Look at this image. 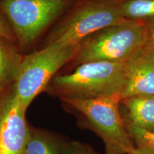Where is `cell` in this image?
<instances>
[{
    "mask_svg": "<svg viewBox=\"0 0 154 154\" xmlns=\"http://www.w3.org/2000/svg\"><path fill=\"white\" fill-rule=\"evenodd\" d=\"M124 84L121 100L134 96L154 95V47L145 45L124 61Z\"/></svg>",
    "mask_w": 154,
    "mask_h": 154,
    "instance_id": "cell-8",
    "label": "cell"
},
{
    "mask_svg": "<svg viewBox=\"0 0 154 154\" xmlns=\"http://www.w3.org/2000/svg\"><path fill=\"white\" fill-rule=\"evenodd\" d=\"M62 154H100L91 146L77 141L66 140L63 146Z\"/></svg>",
    "mask_w": 154,
    "mask_h": 154,
    "instance_id": "cell-14",
    "label": "cell"
},
{
    "mask_svg": "<svg viewBox=\"0 0 154 154\" xmlns=\"http://www.w3.org/2000/svg\"><path fill=\"white\" fill-rule=\"evenodd\" d=\"M123 17L141 24L154 25V0H119Z\"/></svg>",
    "mask_w": 154,
    "mask_h": 154,
    "instance_id": "cell-12",
    "label": "cell"
},
{
    "mask_svg": "<svg viewBox=\"0 0 154 154\" xmlns=\"http://www.w3.org/2000/svg\"><path fill=\"white\" fill-rule=\"evenodd\" d=\"M128 154H154V151L143 146H135Z\"/></svg>",
    "mask_w": 154,
    "mask_h": 154,
    "instance_id": "cell-17",
    "label": "cell"
},
{
    "mask_svg": "<svg viewBox=\"0 0 154 154\" xmlns=\"http://www.w3.org/2000/svg\"><path fill=\"white\" fill-rule=\"evenodd\" d=\"M81 128L89 129L103 140L105 154H128L135 143L126 129L119 94L91 99H60Z\"/></svg>",
    "mask_w": 154,
    "mask_h": 154,
    "instance_id": "cell-1",
    "label": "cell"
},
{
    "mask_svg": "<svg viewBox=\"0 0 154 154\" xmlns=\"http://www.w3.org/2000/svg\"><path fill=\"white\" fill-rule=\"evenodd\" d=\"M12 85L0 91V154H24L30 125Z\"/></svg>",
    "mask_w": 154,
    "mask_h": 154,
    "instance_id": "cell-7",
    "label": "cell"
},
{
    "mask_svg": "<svg viewBox=\"0 0 154 154\" xmlns=\"http://www.w3.org/2000/svg\"><path fill=\"white\" fill-rule=\"evenodd\" d=\"M78 0H0L20 52L29 51Z\"/></svg>",
    "mask_w": 154,
    "mask_h": 154,
    "instance_id": "cell-3",
    "label": "cell"
},
{
    "mask_svg": "<svg viewBox=\"0 0 154 154\" xmlns=\"http://www.w3.org/2000/svg\"><path fill=\"white\" fill-rule=\"evenodd\" d=\"M76 52V45H55L40 48L24 56L13 87L26 109L38 94L45 91L57 73L72 61Z\"/></svg>",
    "mask_w": 154,
    "mask_h": 154,
    "instance_id": "cell-6",
    "label": "cell"
},
{
    "mask_svg": "<svg viewBox=\"0 0 154 154\" xmlns=\"http://www.w3.org/2000/svg\"><path fill=\"white\" fill-rule=\"evenodd\" d=\"M124 80V61H91L57 74L44 92L59 99H96L120 95Z\"/></svg>",
    "mask_w": 154,
    "mask_h": 154,
    "instance_id": "cell-2",
    "label": "cell"
},
{
    "mask_svg": "<svg viewBox=\"0 0 154 154\" xmlns=\"http://www.w3.org/2000/svg\"><path fill=\"white\" fill-rule=\"evenodd\" d=\"M125 20L119 0H78L44 36L40 48L77 45L90 34Z\"/></svg>",
    "mask_w": 154,
    "mask_h": 154,
    "instance_id": "cell-4",
    "label": "cell"
},
{
    "mask_svg": "<svg viewBox=\"0 0 154 154\" xmlns=\"http://www.w3.org/2000/svg\"><path fill=\"white\" fill-rule=\"evenodd\" d=\"M65 141L52 132L30 126L29 137L24 154H62Z\"/></svg>",
    "mask_w": 154,
    "mask_h": 154,
    "instance_id": "cell-11",
    "label": "cell"
},
{
    "mask_svg": "<svg viewBox=\"0 0 154 154\" xmlns=\"http://www.w3.org/2000/svg\"><path fill=\"white\" fill-rule=\"evenodd\" d=\"M24 56L16 43L0 36V91L14 83Z\"/></svg>",
    "mask_w": 154,
    "mask_h": 154,
    "instance_id": "cell-10",
    "label": "cell"
},
{
    "mask_svg": "<svg viewBox=\"0 0 154 154\" xmlns=\"http://www.w3.org/2000/svg\"><path fill=\"white\" fill-rule=\"evenodd\" d=\"M0 36L7 38L9 41L16 43V40L13 33V31L7 22V19L0 12Z\"/></svg>",
    "mask_w": 154,
    "mask_h": 154,
    "instance_id": "cell-15",
    "label": "cell"
},
{
    "mask_svg": "<svg viewBox=\"0 0 154 154\" xmlns=\"http://www.w3.org/2000/svg\"><path fill=\"white\" fill-rule=\"evenodd\" d=\"M147 34V43L154 47V25L146 26Z\"/></svg>",
    "mask_w": 154,
    "mask_h": 154,
    "instance_id": "cell-16",
    "label": "cell"
},
{
    "mask_svg": "<svg viewBox=\"0 0 154 154\" xmlns=\"http://www.w3.org/2000/svg\"><path fill=\"white\" fill-rule=\"evenodd\" d=\"M147 42L146 26L131 20L101 29L82 39L70 63L76 67L91 61H125Z\"/></svg>",
    "mask_w": 154,
    "mask_h": 154,
    "instance_id": "cell-5",
    "label": "cell"
},
{
    "mask_svg": "<svg viewBox=\"0 0 154 154\" xmlns=\"http://www.w3.org/2000/svg\"><path fill=\"white\" fill-rule=\"evenodd\" d=\"M120 109L124 120L154 132V95L134 96L121 99Z\"/></svg>",
    "mask_w": 154,
    "mask_h": 154,
    "instance_id": "cell-9",
    "label": "cell"
},
{
    "mask_svg": "<svg viewBox=\"0 0 154 154\" xmlns=\"http://www.w3.org/2000/svg\"><path fill=\"white\" fill-rule=\"evenodd\" d=\"M124 119V118H123ZM126 129L136 146H143L154 151V132L144 130L124 120Z\"/></svg>",
    "mask_w": 154,
    "mask_h": 154,
    "instance_id": "cell-13",
    "label": "cell"
}]
</instances>
